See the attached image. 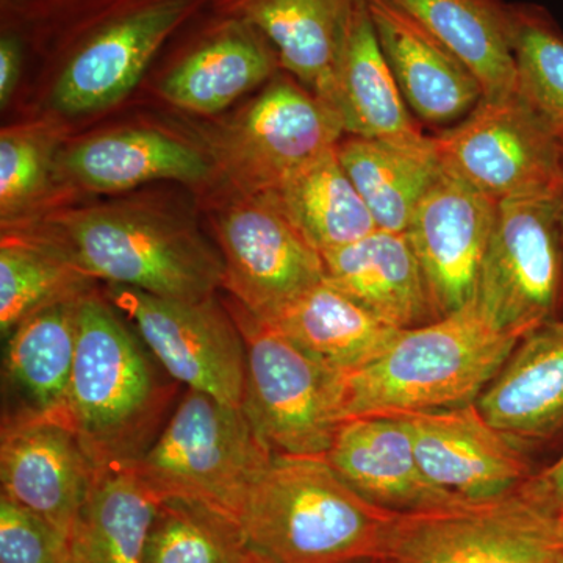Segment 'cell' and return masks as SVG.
Instances as JSON below:
<instances>
[{
	"mask_svg": "<svg viewBox=\"0 0 563 563\" xmlns=\"http://www.w3.org/2000/svg\"><path fill=\"white\" fill-rule=\"evenodd\" d=\"M563 523L520 490L399 514L384 563H554Z\"/></svg>",
	"mask_w": 563,
	"mask_h": 563,
	"instance_id": "cell-8",
	"label": "cell"
},
{
	"mask_svg": "<svg viewBox=\"0 0 563 563\" xmlns=\"http://www.w3.org/2000/svg\"><path fill=\"white\" fill-rule=\"evenodd\" d=\"M553 199L555 203V213H558V220L559 224H561L563 235V140L561 150V165H559V176L558 181H555Z\"/></svg>",
	"mask_w": 563,
	"mask_h": 563,
	"instance_id": "cell-39",
	"label": "cell"
},
{
	"mask_svg": "<svg viewBox=\"0 0 563 563\" xmlns=\"http://www.w3.org/2000/svg\"><path fill=\"white\" fill-rule=\"evenodd\" d=\"M266 192L321 254L357 242L377 229L340 163L336 146Z\"/></svg>",
	"mask_w": 563,
	"mask_h": 563,
	"instance_id": "cell-30",
	"label": "cell"
},
{
	"mask_svg": "<svg viewBox=\"0 0 563 563\" xmlns=\"http://www.w3.org/2000/svg\"><path fill=\"white\" fill-rule=\"evenodd\" d=\"M518 490L547 512L561 517L563 514V454L551 465L533 473L528 483L521 485Z\"/></svg>",
	"mask_w": 563,
	"mask_h": 563,
	"instance_id": "cell-36",
	"label": "cell"
},
{
	"mask_svg": "<svg viewBox=\"0 0 563 563\" xmlns=\"http://www.w3.org/2000/svg\"><path fill=\"white\" fill-rule=\"evenodd\" d=\"M263 559L229 515L191 499L163 498L143 563H258Z\"/></svg>",
	"mask_w": 563,
	"mask_h": 563,
	"instance_id": "cell-31",
	"label": "cell"
},
{
	"mask_svg": "<svg viewBox=\"0 0 563 563\" xmlns=\"http://www.w3.org/2000/svg\"><path fill=\"white\" fill-rule=\"evenodd\" d=\"M25 41L20 29H3L0 36V106L5 109L16 90L24 65Z\"/></svg>",
	"mask_w": 563,
	"mask_h": 563,
	"instance_id": "cell-37",
	"label": "cell"
},
{
	"mask_svg": "<svg viewBox=\"0 0 563 563\" xmlns=\"http://www.w3.org/2000/svg\"><path fill=\"white\" fill-rule=\"evenodd\" d=\"M331 109L346 135L421 140L377 40L368 2L357 0L335 70Z\"/></svg>",
	"mask_w": 563,
	"mask_h": 563,
	"instance_id": "cell-23",
	"label": "cell"
},
{
	"mask_svg": "<svg viewBox=\"0 0 563 563\" xmlns=\"http://www.w3.org/2000/svg\"><path fill=\"white\" fill-rule=\"evenodd\" d=\"M398 512L352 490L324 457L274 454L236 521L273 563L383 561Z\"/></svg>",
	"mask_w": 563,
	"mask_h": 563,
	"instance_id": "cell-2",
	"label": "cell"
},
{
	"mask_svg": "<svg viewBox=\"0 0 563 563\" xmlns=\"http://www.w3.org/2000/svg\"><path fill=\"white\" fill-rule=\"evenodd\" d=\"M336 154L377 229L406 233L418 203L442 173L433 135L421 140L344 135Z\"/></svg>",
	"mask_w": 563,
	"mask_h": 563,
	"instance_id": "cell-24",
	"label": "cell"
},
{
	"mask_svg": "<svg viewBox=\"0 0 563 563\" xmlns=\"http://www.w3.org/2000/svg\"><path fill=\"white\" fill-rule=\"evenodd\" d=\"M366 563H384L383 561H374V562H366Z\"/></svg>",
	"mask_w": 563,
	"mask_h": 563,
	"instance_id": "cell-42",
	"label": "cell"
},
{
	"mask_svg": "<svg viewBox=\"0 0 563 563\" xmlns=\"http://www.w3.org/2000/svg\"><path fill=\"white\" fill-rule=\"evenodd\" d=\"M324 459L352 490L393 512L466 503L428 479L412 433L398 415L344 420Z\"/></svg>",
	"mask_w": 563,
	"mask_h": 563,
	"instance_id": "cell-17",
	"label": "cell"
},
{
	"mask_svg": "<svg viewBox=\"0 0 563 563\" xmlns=\"http://www.w3.org/2000/svg\"><path fill=\"white\" fill-rule=\"evenodd\" d=\"M453 52L479 79L484 98L517 91L510 3L501 0H380Z\"/></svg>",
	"mask_w": 563,
	"mask_h": 563,
	"instance_id": "cell-25",
	"label": "cell"
},
{
	"mask_svg": "<svg viewBox=\"0 0 563 563\" xmlns=\"http://www.w3.org/2000/svg\"><path fill=\"white\" fill-rule=\"evenodd\" d=\"M377 40L418 122L450 129L465 120L484 99L473 70L443 44L380 0H366Z\"/></svg>",
	"mask_w": 563,
	"mask_h": 563,
	"instance_id": "cell-19",
	"label": "cell"
},
{
	"mask_svg": "<svg viewBox=\"0 0 563 563\" xmlns=\"http://www.w3.org/2000/svg\"><path fill=\"white\" fill-rule=\"evenodd\" d=\"M517 92L563 140V32L543 7L510 3Z\"/></svg>",
	"mask_w": 563,
	"mask_h": 563,
	"instance_id": "cell-33",
	"label": "cell"
},
{
	"mask_svg": "<svg viewBox=\"0 0 563 563\" xmlns=\"http://www.w3.org/2000/svg\"><path fill=\"white\" fill-rule=\"evenodd\" d=\"M180 387L106 295L90 288L80 296L62 418L96 470L140 461L172 417Z\"/></svg>",
	"mask_w": 563,
	"mask_h": 563,
	"instance_id": "cell-1",
	"label": "cell"
},
{
	"mask_svg": "<svg viewBox=\"0 0 563 563\" xmlns=\"http://www.w3.org/2000/svg\"><path fill=\"white\" fill-rule=\"evenodd\" d=\"M95 472L79 437L63 418L24 409L3 415L2 498L38 515L66 540Z\"/></svg>",
	"mask_w": 563,
	"mask_h": 563,
	"instance_id": "cell-14",
	"label": "cell"
},
{
	"mask_svg": "<svg viewBox=\"0 0 563 563\" xmlns=\"http://www.w3.org/2000/svg\"><path fill=\"white\" fill-rule=\"evenodd\" d=\"M518 342L476 299L431 324L401 329L377 361L344 376L343 421L477 402Z\"/></svg>",
	"mask_w": 563,
	"mask_h": 563,
	"instance_id": "cell-3",
	"label": "cell"
},
{
	"mask_svg": "<svg viewBox=\"0 0 563 563\" xmlns=\"http://www.w3.org/2000/svg\"><path fill=\"white\" fill-rule=\"evenodd\" d=\"M273 455L240 407L185 390L161 435L132 465L158 499H191L236 520Z\"/></svg>",
	"mask_w": 563,
	"mask_h": 563,
	"instance_id": "cell-6",
	"label": "cell"
},
{
	"mask_svg": "<svg viewBox=\"0 0 563 563\" xmlns=\"http://www.w3.org/2000/svg\"><path fill=\"white\" fill-rule=\"evenodd\" d=\"M246 344L242 410L274 454L324 457L343 422L344 374L268 322L229 303Z\"/></svg>",
	"mask_w": 563,
	"mask_h": 563,
	"instance_id": "cell-7",
	"label": "cell"
},
{
	"mask_svg": "<svg viewBox=\"0 0 563 563\" xmlns=\"http://www.w3.org/2000/svg\"><path fill=\"white\" fill-rule=\"evenodd\" d=\"M60 563H66V559H65V561H62Z\"/></svg>",
	"mask_w": 563,
	"mask_h": 563,
	"instance_id": "cell-44",
	"label": "cell"
},
{
	"mask_svg": "<svg viewBox=\"0 0 563 563\" xmlns=\"http://www.w3.org/2000/svg\"><path fill=\"white\" fill-rule=\"evenodd\" d=\"M258 563H273L272 561H268V559H263V561L258 562Z\"/></svg>",
	"mask_w": 563,
	"mask_h": 563,
	"instance_id": "cell-41",
	"label": "cell"
},
{
	"mask_svg": "<svg viewBox=\"0 0 563 563\" xmlns=\"http://www.w3.org/2000/svg\"><path fill=\"white\" fill-rule=\"evenodd\" d=\"M68 540L31 510L0 496V563H60Z\"/></svg>",
	"mask_w": 563,
	"mask_h": 563,
	"instance_id": "cell-35",
	"label": "cell"
},
{
	"mask_svg": "<svg viewBox=\"0 0 563 563\" xmlns=\"http://www.w3.org/2000/svg\"><path fill=\"white\" fill-rule=\"evenodd\" d=\"M70 180L92 191L131 190L152 180L199 181L210 165L201 152L157 131H121L95 136L62 157Z\"/></svg>",
	"mask_w": 563,
	"mask_h": 563,
	"instance_id": "cell-26",
	"label": "cell"
},
{
	"mask_svg": "<svg viewBox=\"0 0 563 563\" xmlns=\"http://www.w3.org/2000/svg\"><path fill=\"white\" fill-rule=\"evenodd\" d=\"M90 277L27 235L0 246V331L3 339L41 307L90 290Z\"/></svg>",
	"mask_w": 563,
	"mask_h": 563,
	"instance_id": "cell-32",
	"label": "cell"
},
{
	"mask_svg": "<svg viewBox=\"0 0 563 563\" xmlns=\"http://www.w3.org/2000/svg\"><path fill=\"white\" fill-rule=\"evenodd\" d=\"M398 417L428 479L461 501L509 495L536 473L528 450L495 428L477 402Z\"/></svg>",
	"mask_w": 563,
	"mask_h": 563,
	"instance_id": "cell-15",
	"label": "cell"
},
{
	"mask_svg": "<svg viewBox=\"0 0 563 563\" xmlns=\"http://www.w3.org/2000/svg\"><path fill=\"white\" fill-rule=\"evenodd\" d=\"M87 0H7L11 13L18 20H52Z\"/></svg>",
	"mask_w": 563,
	"mask_h": 563,
	"instance_id": "cell-38",
	"label": "cell"
},
{
	"mask_svg": "<svg viewBox=\"0 0 563 563\" xmlns=\"http://www.w3.org/2000/svg\"><path fill=\"white\" fill-rule=\"evenodd\" d=\"M477 406L526 450L562 439L563 317L521 336Z\"/></svg>",
	"mask_w": 563,
	"mask_h": 563,
	"instance_id": "cell-20",
	"label": "cell"
},
{
	"mask_svg": "<svg viewBox=\"0 0 563 563\" xmlns=\"http://www.w3.org/2000/svg\"><path fill=\"white\" fill-rule=\"evenodd\" d=\"M27 236L58 252L90 279L179 301L217 296L221 254L191 225L139 207H96L63 213Z\"/></svg>",
	"mask_w": 563,
	"mask_h": 563,
	"instance_id": "cell-4",
	"label": "cell"
},
{
	"mask_svg": "<svg viewBox=\"0 0 563 563\" xmlns=\"http://www.w3.org/2000/svg\"><path fill=\"white\" fill-rule=\"evenodd\" d=\"M498 202L446 169L415 210L407 236L440 318L474 301Z\"/></svg>",
	"mask_w": 563,
	"mask_h": 563,
	"instance_id": "cell-16",
	"label": "cell"
},
{
	"mask_svg": "<svg viewBox=\"0 0 563 563\" xmlns=\"http://www.w3.org/2000/svg\"><path fill=\"white\" fill-rule=\"evenodd\" d=\"M217 229L224 265L222 288L258 320H276L324 282L321 252L269 192H246L221 214Z\"/></svg>",
	"mask_w": 563,
	"mask_h": 563,
	"instance_id": "cell-12",
	"label": "cell"
},
{
	"mask_svg": "<svg viewBox=\"0 0 563 563\" xmlns=\"http://www.w3.org/2000/svg\"><path fill=\"white\" fill-rule=\"evenodd\" d=\"M433 140L443 169L493 201L553 196L562 140L517 91L484 98Z\"/></svg>",
	"mask_w": 563,
	"mask_h": 563,
	"instance_id": "cell-10",
	"label": "cell"
},
{
	"mask_svg": "<svg viewBox=\"0 0 563 563\" xmlns=\"http://www.w3.org/2000/svg\"><path fill=\"white\" fill-rule=\"evenodd\" d=\"M355 2L211 0V7L261 32L276 51L282 70L301 81L331 109L336 65Z\"/></svg>",
	"mask_w": 563,
	"mask_h": 563,
	"instance_id": "cell-22",
	"label": "cell"
},
{
	"mask_svg": "<svg viewBox=\"0 0 563 563\" xmlns=\"http://www.w3.org/2000/svg\"><path fill=\"white\" fill-rule=\"evenodd\" d=\"M561 518H562V523H563V514L561 515Z\"/></svg>",
	"mask_w": 563,
	"mask_h": 563,
	"instance_id": "cell-43",
	"label": "cell"
},
{
	"mask_svg": "<svg viewBox=\"0 0 563 563\" xmlns=\"http://www.w3.org/2000/svg\"><path fill=\"white\" fill-rule=\"evenodd\" d=\"M268 324L314 361L344 376L377 361L401 331L385 324L325 280Z\"/></svg>",
	"mask_w": 563,
	"mask_h": 563,
	"instance_id": "cell-28",
	"label": "cell"
},
{
	"mask_svg": "<svg viewBox=\"0 0 563 563\" xmlns=\"http://www.w3.org/2000/svg\"><path fill=\"white\" fill-rule=\"evenodd\" d=\"M321 255L324 280L385 324L412 329L439 320L407 233L376 229L357 242Z\"/></svg>",
	"mask_w": 563,
	"mask_h": 563,
	"instance_id": "cell-21",
	"label": "cell"
},
{
	"mask_svg": "<svg viewBox=\"0 0 563 563\" xmlns=\"http://www.w3.org/2000/svg\"><path fill=\"white\" fill-rule=\"evenodd\" d=\"M474 299L517 339L563 317V235L553 196L498 202Z\"/></svg>",
	"mask_w": 563,
	"mask_h": 563,
	"instance_id": "cell-9",
	"label": "cell"
},
{
	"mask_svg": "<svg viewBox=\"0 0 563 563\" xmlns=\"http://www.w3.org/2000/svg\"><path fill=\"white\" fill-rule=\"evenodd\" d=\"M346 135L318 96L277 73L224 139V157L246 192H266Z\"/></svg>",
	"mask_w": 563,
	"mask_h": 563,
	"instance_id": "cell-13",
	"label": "cell"
},
{
	"mask_svg": "<svg viewBox=\"0 0 563 563\" xmlns=\"http://www.w3.org/2000/svg\"><path fill=\"white\" fill-rule=\"evenodd\" d=\"M158 503L133 465L96 470L66 563H143Z\"/></svg>",
	"mask_w": 563,
	"mask_h": 563,
	"instance_id": "cell-27",
	"label": "cell"
},
{
	"mask_svg": "<svg viewBox=\"0 0 563 563\" xmlns=\"http://www.w3.org/2000/svg\"><path fill=\"white\" fill-rule=\"evenodd\" d=\"M81 295L41 307L7 339L3 368L21 398L18 409L62 418L76 358Z\"/></svg>",
	"mask_w": 563,
	"mask_h": 563,
	"instance_id": "cell-29",
	"label": "cell"
},
{
	"mask_svg": "<svg viewBox=\"0 0 563 563\" xmlns=\"http://www.w3.org/2000/svg\"><path fill=\"white\" fill-rule=\"evenodd\" d=\"M554 563H563V553L559 555L558 561H555Z\"/></svg>",
	"mask_w": 563,
	"mask_h": 563,
	"instance_id": "cell-40",
	"label": "cell"
},
{
	"mask_svg": "<svg viewBox=\"0 0 563 563\" xmlns=\"http://www.w3.org/2000/svg\"><path fill=\"white\" fill-rule=\"evenodd\" d=\"M54 158V136L41 128L5 129L0 135V214L20 218L43 195Z\"/></svg>",
	"mask_w": 563,
	"mask_h": 563,
	"instance_id": "cell-34",
	"label": "cell"
},
{
	"mask_svg": "<svg viewBox=\"0 0 563 563\" xmlns=\"http://www.w3.org/2000/svg\"><path fill=\"white\" fill-rule=\"evenodd\" d=\"M211 0H87L58 16L65 62L52 106L92 113L131 92L158 52Z\"/></svg>",
	"mask_w": 563,
	"mask_h": 563,
	"instance_id": "cell-5",
	"label": "cell"
},
{
	"mask_svg": "<svg viewBox=\"0 0 563 563\" xmlns=\"http://www.w3.org/2000/svg\"><path fill=\"white\" fill-rule=\"evenodd\" d=\"M280 70L276 51L261 32L246 21L214 11L213 20L196 32L174 63L162 92L180 109L218 113Z\"/></svg>",
	"mask_w": 563,
	"mask_h": 563,
	"instance_id": "cell-18",
	"label": "cell"
},
{
	"mask_svg": "<svg viewBox=\"0 0 563 563\" xmlns=\"http://www.w3.org/2000/svg\"><path fill=\"white\" fill-rule=\"evenodd\" d=\"M106 296L174 380L242 409L246 344L217 296L179 301L118 285Z\"/></svg>",
	"mask_w": 563,
	"mask_h": 563,
	"instance_id": "cell-11",
	"label": "cell"
}]
</instances>
